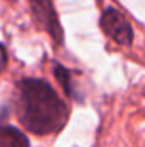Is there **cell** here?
<instances>
[{
  "label": "cell",
  "mask_w": 145,
  "mask_h": 147,
  "mask_svg": "<svg viewBox=\"0 0 145 147\" xmlns=\"http://www.w3.org/2000/svg\"><path fill=\"white\" fill-rule=\"evenodd\" d=\"M10 2H15V0H10Z\"/></svg>",
  "instance_id": "7"
},
{
  "label": "cell",
  "mask_w": 145,
  "mask_h": 147,
  "mask_svg": "<svg viewBox=\"0 0 145 147\" xmlns=\"http://www.w3.org/2000/svg\"><path fill=\"white\" fill-rule=\"evenodd\" d=\"M12 106L22 128L34 135L58 134L70 116L67 103L55 87L39 77H24L15 82Z\"/></svg>",
  "instance_id": "1"
},
{
  "label": "cell",
  "mask_w": 145,
  "mask_h": 147,
  "mask_svg": "<svg viewBox=\"0 0 145 147\" xmlns=\"http://www.w3.org/2000/svg\"><path fill=\"white\" fill-rule=\"evenodd\" d=\"M28 3L34 17V22L55 41L56 46H63L65 34L53 0H28Z\"/></svg>",
  "instance_id": "2"
},
{
  "label": "cell",
  "mask_w": 145,
  "mask_h": 147,
  "mask_svg": "<svg viewBox=\"0 0 145 147\" xmlns=\"http://www.w3.org/2000/svg\"><path fill=\"white\" fill-rule=\"evenodd\" d=\"M9 65V53H7V48L0 43V74L3 72Z\"/></svg>",
  "instance_id": "6"
},
{
  "label": "cell",
  "mask_w": 145,
  "mask_h": 147,
  "mask_svg": "<svg viewBox=\"0 0 145 147\" xmlns=\"http://www.w3.org/2000/svg\"><path fill=\"white\" fill-rule=\"evenodd\" d=\"M99 28L108 38L121 46H132L135 33L128 19L114 7H106L99 17Z\"/></svg>",
  "instance_id": "3"
},
{
  "label": "cell",
  "mask_w": 145,
  "mask_h": 147,
  "mask_svg": "<svg viewBox=\"0 0 145 147\" xmlns=\"http://www.w3.org/2000/svg\"><path fill=\"white\" fill-rule=\"evenodd\" d=\"M73 74L70 69H67L63 63H58V62H53V75L56 79V82L60 84V87L63 89V92L67 94V98L75 99V101H82V96L79 94L75 84H73Z\"/></svg>",
  "instance_id": "4"
},
{
  "label": "cell",
  "mask_w": 145,
  "mask_h": 147,
  "mask_svg": "<svg viewBox=\"0 0 145 147\" xmlns=\"http://www.w3.org/2000/svg\"><path fill=\"white\" fill-rule=\"evenodd\" d=\"M0 147H31L28 137L12 125H0Z\"/></svg>",
  "instance_id": "5"
}]
</instances>
